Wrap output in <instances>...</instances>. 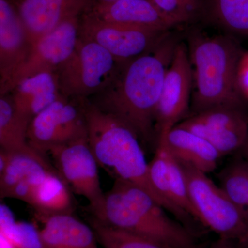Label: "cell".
Returning a JSON list of instances; mask_svg holds the SVG:
<instances>
[{
  "label": "cell",
  "instance_id": "6da1fadb",
  "mask_svg": "<svg viewBox=\"0 0 248 248\" xmlns=\"http://www.w3.org/2000/svg\"><path fill=\"white\" fill-rule=\"evenodd\" d=\"M178 42L168 35L150 51L124 63L113 81L89 100L129 125L144 143L156 138L155 117L166 71Z\"/></svg>",
  "mask_w": 248,
  "mask_h": 248
},
{
  "label": "cell",
  "instance_id": "7a4b0ae2",
  "mask_svg": "<svg viewBox=\"0 0 248 248\" xmlns=\"http://www.w3.org/2000/svg\"><path fill=\"white\" fill-rule=\"evenodd\" d=\"M88 140L99 167L115 179L140 186L184 226L191 217L173 206L155 190L148 172V163L140 144V139L126 124L84 99Z\"/></svg>",
  "mask_w": 248,
  "mask_h": 248
},
{
  "label": "cell",
  "instance_id": "3957f363",
  "mask_svg": "<svg viewBox=\"0 0 248 248\" xmlns=\"http://www.w3.org/2000/svg\"><path fill=\"white\" fill-rule=\"evenodd\" d=\"M91 217L107 226L170 247L197 248L190 229L170 218L146 190L123 179H115L104 195L100 210Z\"/></svg>",
  "mask_w": 248,
  "mask_h": 248
},
{
  "label": "cell",
  "instance_id": "277c9868",
  "mask_svg": "<svg viewBox=\"0 0 248 248\" xmlns=\"http://www.w3.org/2000/svg\"><path fill=\"white\" fill-rule=\"evenodd\" d=\"M188 51L195 83L194 115L214 108H244L237 80L244 53L234 39L195 35Z\"/></svg>",
  "mask_w": 248,
  "mask_h": 248
},
{
  "label": "cell",
  "instance_id": "5b68a950",
  "mask_svg": "<svg viewBox=\"0 0 248 248\" xmlns=\"http://www.w3.org/2000/svg\"><path fill=\"white\" fill-rule=\"evenodd\" d=\"M123 64L100 45L80 37L76 50L55 74L63 96L84 100L105 89Z\"/></svg>",
  "mask_w": 248,
  "mask_h": 248
},
{
  "label": "cell",
  "instance_id": "8992f818",
  "mask_svg": "<svg viewBox=\"0 0 248 248\" xmlns=\"http://www.w3.org/2000/svg\"><path fill=\"white\" fill-rule=\"evenodd\" d=\"M197 221L220 239L238 241L248 228V218L220 186L202 171L182 164Z\"/></svg>",
  "mask_w": 248,
  "mask_h": 248
},
{
  "label": "cell",
  "instance_id": "52a82bcc",
  "mask_svg": "<svg viewBox=\"0 0 248 248\" xmlns=\"http://www.w3.org/2000/svg\"><path fill=\"white\" fill-rule=\"evenodd\" d=\"M84 100L62 95L35 116L28 128V141L46 156L55 146L87 138Z\"/></svg>",
  "mask_w": 248,
  "mask_h": 248
},
{
  "label": "cell",
  "instance_id": "ba28073f",
  "mask_svg": "<svg viewBox=\"0 0 248 248\" xmlns=\"http://www.w3.org/2000/svg\"><path fill=\"white\" fill-rule=\"evenodd\" d=\"M54 167L73 192L89 202L91 215L102 207L104 195L99 176V165L87 138L55 146L48 151Z\"/></svg>",
  "mask_w": 248,
  "mask_h": 248
},
{
  "label": "cell",
  "instance_id": "9c48e42d",
  "mask_svg": "<svg viewBox=\"0 0 248 248\" xmlns=\"http://www.w3.org/2000/svg\"><path fill=\"white\" fill-rule=\"evenodd\" d=\"M168 32L104 22L84 13L80 20V37L100 45L123 63L154 48Z\"/></svg>",
  "mask_w": 248,
  "mask_h": 248
},
{
  "label": "cell",
  "instance_id": "30bf717a",
  "mask_svg": "<svg viewBox=\"0 0 248 248\" xmlns=\"http://www.w3.org/2000/svg\"><path fill=\"white\" fill-rule=\"evenodd\" d=\"M193 71L188 49L177 43L165 76L156 117V138L185 118L189 111Z\"/></svg>",
  "mask_w": 248,
  "mask_h": 248
},
{
  "label": "cell",
  "instance_id": "8fae6325",
  "mask_svg": "<svg viewBox=\"0 0 248 248\" xmlns=\"http://www.w3.org/2000/svg\"><path fill=\"white\" fill-rule=\"evenodd\" d=\"M177 125L205 139L221 156L239 151L248 137L244 108H214L187 117Z\"/></svg>",
  "mask_w": 248,
  "mask_h": 248
},
{
  "label": "cell",
  "instance_id": "7c38bea8",
  "mask_svg": "<svg viewBox=\"0 0 248 248\" xmlns=\"http://www.w3.org/2000/svg\"><path fill=\"white\" fill-rule=\"evenodd\" d=\"M81 17L67 19L32 46L27 60L13 77L4 95L25 78L44 72L55 73L76 50L80 39Z\"/></svg>",
  "mask_w": 248,
  "mask_h": 248
},
{
  "label": "cell",
  "instance_id": "4fadbf2b",
  "mask_svg": "<svg viewBox=\"0 0 248 248\" xmlns=\"http://www.w3.org/2000/svg\"><path fill=\"white\" fill-rule=\"evenodd\" d=\"M93 0H11L31 45L62 22L82 16Z\"/></svg>",
  "mask_w": 248,
  "mask_h": 248
},
{
  "label": "cell",
  "instance_id": "5bb4252c",
  "mask_svg": "<svg viewBox=\"0 0 248 248\" xmlns=\"http://www.w3.org/2000/svg\"><path fill=\"white\" fill-rule=\"evenodd\" d=\"M31 45L11 0H0V96L25 62Z\"/></svg>",
  "mask_w": 248,
  "mask_h": 248
},
{
  "label": "cell",
  "instance_id": "9a60e30c",
  "mask_svg": "<svg viewBox=\"0 0 248 248\" xmlns=\"http://www.w3.org/2000/svg\"><path fill=\"white\" fill-rule=\"evenodd\" d=\"M84 13L102 22L160 32H169L176 27L151 0H117L108 3L93 0Z\"/></svg>",
  "mask_w": 248,
  "mask_h": 248
},
{
  "label": "cell",
  "instance_id": "2e32d148",
  "mask_svg": "<svg viewBox=\"0 0 248 248\" xmlns=\"http://www.w3.org/2000/svg\"><path fill=\"white\" fill-rule=\"evenodd\" d=\"M9 94L16 112L29 123L63 95L54 72H44L21 80Z\"/></svg>",
  "mask_w": 248,
  "mask_h": 248
},
{
  "label": "cell",
  "instance_id": "e0dca14e",
  "mask_svg": "<svg viewBox=\"0 0 248 248\" xmlns=\"http://www.w3.org/2000/svg\"><path fill=\"white\" fill-rule=\"evenodd\" d=\"M160 135L164 137L168 149L177 161L205 174L214 172L218 159L222 157L205 139L179 125L162 132Z\"/></svg>",
  "mask_w": 248,
  "mask_h": 248
},
{
  "label": "cell",
  "instance_id": "ac0fdd59",
  "mask_svg": "<svg viewBox=\"0 0 248 248\" xmlns=\"http://www.w3.org/2000/svg\"><path fill=\"white\" fill-rule=\"evenodd\" d=\"M42 239L49 248H99L92 227L73 214H61L41 218Z\"/></svg>",
  "mask_w": 248,
  "mask_h": 248
},
{
  "label": "cell",
  "instance_id": "d6986e66",
  "mask_svg": "<svg viewBox=\"0 0 248 248\" xmlns=\"http://www.w3.org/2000/svg\"><path fill=\"white\" fill-rule=\"evenodd\" d=\"M71 189L58 172H50L34 191L31 206L37 220L61 214H73L75 201Z\"/></svg>",
  "mask_w": 248,
  "mask_h": 248
},
{
  "label": "cell",
  "instance_id": "ffe728a7",
  "mask_svg": "<svg viewBox=\"0 0 248 248\" xmlns=\"http://www.w3.org/2000/svg\"><path fill=\"white\" fill-rule=\"evenodd\" d=\"M4 151L6 155V166L0 173L1 200L14 186L24 179L46 175L50 172H58L44 155Z\"/></svg>",
  "mask_w": 248,
  "mask_h": 248
},
{
  "label": "cell",
  "instance_id": "44dd1931",
  "mask_svg": "<svg viewBox=\"0 0 248 248\" xmlns=\"http://www.w3.org/2000/svg\"><path fill=\"white\" fill-rule=\"evenodd\" d=\"M29 124L28 121L16 112L9 94L0 96L1 149L9 153L42 155L33 149L28 141Z\"/></svg>",
  "mask_w": 248,
  "mask_h": 248
},
{
  "label": "cell",
  "instance_id": "7402d4cb",
  "mask_svg": "<svg viewBox=\"0 0 248 248\" xmlns=\"http://www.w3.org/2000/svg\"><path fill=\"white\" fill-rule=\"evenodd\" d=\"M220 187L248 218V161L240 157L227 165L218 174Z\"/></svg>",
  "mask_w": 248,
  "mask_h": 248
},
{
  "label": "cell",
  "instance_id": "603a6c76",
  "mask_svg": "<svg viewBox=\"0 0 248 248\" xmlns=\"http://www.w3.org/2000/svg\"><path fill=\"white\" fill-rule=\"evenodd\" d=\"M90 226L104 248H174L153 240L107 226L94 217H90Z\"/></svg>",
  "mask_w": 248,
  "mask_h": 248
},
{
  "label": "cell",
  "instance_id": "cb8c5ba5",
  "mask_svg": "<svg viewBox=\"0 0 248 248\" xmlns=\"http://www.w3.org/2000/svg\"><path fill=\"white\" fill-rule=\"evenodd\" d=\"M1 234L4 235L17 248H49L40 231L35 224L16 221L14 215L6 205H1Z\"/></svg>",
  "mask_w": 248,
  "mask_h": 248
},
{
  "label": "cell",
  "instance_id": "d4e9b609",
  "mask_svg": "<svg viewBox=\"0 0 248 248\" xmlns=\"http://www.w3.org/2000/svg\"><path fill=\"white\" fill-rule=\"evenodd\" d=\"M210 12L220 25L248 37V0H210Z\"/></svg>",
  "mask_w": 248,
  "mask_h": 248
},
{
  "label": "cell",
  "instance_id": "484cf974",
  "mask_svg": "<svg viewBox=\"0 0 248 248\" xmlns=\"http://www.w3.org/2000/svg\"><path fill=\"white\" fill-rule=\"evenodd\" d=\"M156 7L176 26L189 22L194 17L200 0H151Z\"/></svg>",
  "mask_w": 248,
  "mask_h": 248
},
{
  "label": "cell",
  "instance_id": "4316f807",
  "mask_svg": "<svg viewBox=\"0 0 248 248\" xmlns=\"http://www.w3.org/2000/svg\"><path fill=\"white\" fill-rule=\"evenodd\" d=\"M238 85L244 98H248V53L240 60L237 73Z\"/></svg>",
  "mask_w": 248,
  "mask_h": 248
},
{
  "label": "cell",
  "instance_id": "83f0119b",
  "mask_svg": "<svg viewBox=\"0 0 248 248\" xmlns=\"http://www.w3.org/2000/svg\"><path fill=\"white\" fill-rule=\"evenodd\" d=\"M210 248H236L232 246L231 241L220 239Z\"/></svg>",
  "mask_w": 248,
  "mask_h": 248
},
{
  "label": "cell",
  "instance_id": "f1b7e54d",
  "mask_svg": "<svg viewBox=\"0 0 248 248\" xmlns=\"http://www.w3.org/2000/svg\"><path fill=\"white\" fill-rule=\"evenodd\" d=\"M237 244L239 248H248V228L244 234L238 240Z\"/></svg>",
  "mask_w": 248,
  "mask_h": 248
},
{
  "label": "cell",
  "instance_id": "f546056e",
  "mask_svg": "<svg viewBox=\"0 0 248 248\" xmlns=\"http://www.w3.org/2000/svg\"><path fill=\"white\" fill-rule=\"evenodd\" d=\"M1 248H17L4 235L1 234Z\"/></svg>",
  "mask_w": 248,
  "mask_h": 248
},
{
  "label": "cell",
  "instance_id": "4dcf8cb0",
  "mask_svg": "<svg viewBox=\"0 0 248 248\" xmlns=\"http://www.w3.org/2000/svg\"><path fill=\"white\" fill-rule=\"evenodd\" d=\"M241 157L248 161V137L242 148L239 151Z\"/></svg>",
  "mask_w": 248,
  "mask_h": 248
},
{
  "label": "cell",
  "instance_id": "1f68e13d",
  "mask_svg": "<svg viewBox=\"0 0 248 248\" xmlns=\"http://www.w3.org/2000/svg\"><path fill=\"white\" fill-rule=\"evenodd\" d=\"M95 1H99V2L108 3L112 2V1H117V0H95Z\"/></svg>",
  "mask_w": 248,
  "mask_h": 248
}]
</instances>
